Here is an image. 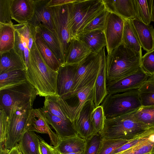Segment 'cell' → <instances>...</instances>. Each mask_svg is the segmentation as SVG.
<instances>
[{
	"label": "cell",
	"mask_w": 154,
	"mask_h": 154,
	"mask_svg": "<svg viewBox=\"0 0 154 154\" xmlns=\"http://www.w3.org/2000/svg\"><path fill=\"white\" fill-rule=\"evenodd\" d=\"M75 0H49L47 4L48 7H52L62 5L75 1Z\"/></svg>",
	"instance_id": "c3c4849f"
},
{
	"label": "cell",
	"mask_w": 154,
	"mask_h": 154,
	"mask_svg": "<svg viewBox=\"0 0 154 154\" xmlns=\"http://www.w3.org/2000/svg\"><path fill=\"white\" fill-rule=\"evenodd\" d=\"M11 19L18 24L29 23L34 14V0H11Z\"/></svg>",
	"instance_id": "e0dca14e"
},
{
	"label": "cell",
	"mask_w": 154,
	"mask_h": 154,
	"mask_svg": "<svg viewBox=\"0 0 154 154\" xmlns=\"http://www.w3.org/2000/svg\"><path fill=\"white\" fill-rule=\"evenodd\" d=\"M49 0H34V14L28 23L35 28L41 23L56 35L50 8L47 6Z\"/></svg>",
	"instance_id": "2e32d148"
},
{
	"label": "cell",
	"mask_w": 154,
	"mask_h": 154,
	"mask_svg": "<svg viewBox=\"0 0 154 154\" xmlns=\"http://www.w3.org/2000/svg\"><path fill=\"white\" fill-rule=\"evenodd\" d=\"M150 154H154V146H153L151 152L150 153Z\"/></svg>",
	"instance_id": "f5cc1de1"
},
{
	"label": "cell",
	"mask_w": 154,
	"mask_h": 154,
	"mask_svg": "<svg viewBox=\"0 0 154 154\" xmlns=\"http://www.w3.org/2000/svg\"><path fill=\"white\" fill-rule=\"evenodd\" d=\"M27 80L26 70H15L0 74V90L21 84Z\"/></svg>",
	"instance_id": "1f68e13d"
},
{
	"label": "cell",
	"mask_w": 154,
	"mask_h": 154,
	"mask_svg": "<svg viewBox=\"0 0 154 154\" xmlns=\"http://www.w3.org/2000/svg\"><path fill=\"white\" fill-rule=\"evenodd\" d=\"M95 108L93 100L85 104L77 118L73 122L78 135L85 140L97 134L91 121V114Z\"/></svg>",
	"instance_id": "9a60e30c"
},
{
	"label": "cell",
	"mask_w": 154,
	"mask_h": 154,
	"mask_svg": "<svg viewBox=\"0 0 154 154\" xmlns=\"http://www.w3.org/2000/svg\"><path fill=\"white\" fill-rule=\"evenodd\" d=\"M13 49L25 64V47L23 44L21 36L16 30L15 42Z\"/></svg>",
	"instance_id": "f6af8a7d"
},
{
	"label": "cell",
	"mask_w": 154,
	"mask_h": 154,
	"mask_svg": "<svg viewBox=\"0 0 154 154\" xmlns=\"http://www.w3.org/2000/svg\"><path fill=\"white\" fill-rule=\"evenodd\" d=\"M80 39L85 43L93 53L98 52L107 45L104 31L101 30L83 33Z\"/></svg>",
	"instance_id": "83f0119b"
},
{
	"label": "cell",
	"mask_w": 154,
	"mask_h": 154,
	"mask_svg": "<svg viewBox=\"0 0 154 154\" xmlns=\"http://www.w3.org/2000/svg\"><path fill=\"white\" fill-rule=\"evenodd\" d=\"M154 146V134L145 141L116 154H146L150 153Z\"/></svg>",
	"instance_id": "8d00e7d4"
},
{
	"label": "cell",
	"mask_w": 154,
	"mask_h": 154,
	"mask_svg": "<svg viewBox=\"0 0 154 154\" xmlns=\"http://www.w3.org/2000/svg\"><path fill=\"white\" fill-rule=\"evenodd\" d=\"M140 67L148 75H154V49L142 56Z\"/></svg>",
	"instance_id": "b9f144b4"
},
{
	"label": "cell",
	"mask_w": 154,
	"mask_h": 154,
	"mask_svg": "<svg viewBox=\"0 0 154 154\" xmlns=\"http://www.w3.org/2000/svg\"><path fill=\"white\" fill-rule=\"evenodd\" d=\"M45 113L48 124L56 131L60 140L78 135L73 122L54 115L44 108H41Z\"/></svg>",
	"instance_id": "ac0fdd59"
},
{
	"label": "cell",
	"mask_w": 154,
	"mask_h": 154,
	"mask_svg": "<svg viewBox=\"0 0 154 154\" xmlns=\"http://www.w3.org/2000/svg\"><path fill=\"white\" fill-rule=\"evenodd\" d=\"M49 7L55 31L61 45L65 63L69 45L73 39L70 29L69 5Z\"/></svg>",
	"instance_id": "30bf717a"
},
{
	"label": "cell",
	"mask_w": 154,
	"mask_h": 154,
	"mask_svg": "<svg viewBox=\"0 0 154 154\" xmlns=\"http://www.w3.org/2000/svg\"><path fill=\"white\" fill-rule=\"evenodd\" d=\"M150 76L140 67L136 71L126 77L117 81L107 83V94L138 89Z\"/></svg>",
	"instance_id": "7c38bea8"
},
{
	"label": "cell",
	"mask_w": 154,
	"mask_h": 154,
	"mask_svg": "<svg viewBox=\"0 0 154 154\" xmlns=\"http://www.w3.org/2000/svg\"><path fill=\"white\" fill-rule=\"evenodd\" d=\"M85 144V140L78 135L61 140L58 146L54 147L60 153L83 152Z\"/></svg>",
	"instance_id": "f546056e"
},
{
	"label": "cell",
	"mask_w": 154,
	"mask_h": 154,
	"mask_svg": "<svg viewBox=\"0 0 154 154\" xmlns=\"http://www.w3.org/2000/svg\"><path fill=\"white\" fill-rule=\"evenodd\" d=\"M142 48L147 51L154 49V29L137 19L132 20Z\"/></svg>",
	"instance_id": "44dd1931"
},
{
	"label": "cell",
	"mask_w": 154,
	"mask_h": 154,
	"mask_svg": "<svg viewBox=\"0 0 154 154\" xmlns=\"http://www.w3.org/2000/svg\"><path fill=\"white\" fill-rule=\"evenodd\" d=\"M106 57L105 55L102 60L94 85L93 100L95 107L100 105L107 94L106 88Z\"/></svg>",
	"instance_id": "603a6c76"
},
{
	"label": "cell",
	"mask_w": 154,
	"mask_h": 154,
	"mask_svg": "<svg viewBox=\"0 0 154 154\" xmlns=\"http://www.w3.org/2000/svg\"><path fill=\"white\" fill-rule=\"evenodd\" d=\"M10 150L7 149L5 148L0 149V154H8Z\"/></svg>",
	"instance_id": "f907efd6"
},
{
	"label": "cell",
	"mask_w": 154,
	"mask_h": 154,
	"mask_svg": "<svg viewBox=\"0 0 154 154\" xmlns=\"http://www.w3.org/2000/svg\"><path fill=\"white\" fill-rule=\"evenodd\" d=\"M130 140L122 139H103L98 154H112L115 149Z\"/></svg>",
	"instance_id": "f35d334b"
},
{
	"label": "cell",
	"mask_w": 154,
	"mask_h": 154,
	"mask_svg": "<svg viewBox=\"0 0 154 154\" xmlns=\"http://www.w3.org/2000/svg\"><path fill=\"white\" fill-rule=\"evenodd\" d=\"M96 78L76 93L62 99L57 97V100L68 118L73 122L78 117L85 103L93 100Z\"/></svg>",
	"instance_id": "9c48e42d"
},
{
	"label": "cell",
	"mask_w": 154,
	"mask_h": 154,
	"mask_svg": "<svg viewBox=\"0 0 154 154\" xmlns=\"http://www.w3.org/2000/svg\"><path fill=\"white\" fill-rule=\"evenodd\" d=\"M100 105L103 107L106 118L130 113L142 106L138 89L107 94Z\"/></svg>",
	"instance_id": "5b68a950"
},
{
	"label": "cell",
	"mask_w": 154,
	"mask_h": 154,
	"mask_svg": "<svg viewBox=\"0 0 154 154\" xmlns=\"http://www.w3.org/2000/svg\"><path fill=\"white\" fill-rule=\"evenodd\" d=\"M137 18L146 24L153 21L154 2L153 0H133Z\"/></svg>",
	"instance_id": "4dcf8cb0"
},
{
	"label": "cell",
	"mask_w": 154,
	"mask_h": 154,
	"mask_svg": "<svg viewBox=\"0 0 154 154\" xmlns=\"http://www.w3.org/2000/svg\"><path fill=\"white\" fill-rule=\"evenodd\" d=\"M136 111L112 118H105L102 133L103 139L131 140L154 134V127H149L135 118Z\"/></svg>",
	"instance_id": "7a4b0ae2"
},
{
	"label": "cell",
	"mask_w": 154,
	"mask_h": 154,
	"mask_svg": "<svg viewBox=\"0 0 154 154\" xmlns=\"http://www.w3.org/2000/svg\"><path fill=\"white\" fill-rule=\"evenodd\" d=\"M0 54V74L15 70H26L25 64L13 48Z\"/></svg>",
	"instance_id": "d4e9b609"
},
{
	"label": "cell",
	"mask_w": 154,
	"mask_h": 154,
	"mask_svg": "<svg viewBox=\"0 0 154 154\" xmlns=\"http://www.w3.org/2000/svg\"><path fill=\"white\" fill-rule=\"evenodd\" d=\"M83 152H71L66 153H60L58 152V154H83Z\"/></svg>",
	"instance_id": "816d5d0a"
},
{
	"label": "cell",
	"mask_w": 154,
	"mask_h": 154,
	"mask_svg": "<svg viewBox=\"0 0 154 154\" xmlns=\"http://www.w3.org/2000/svg\"><path fill=\"white\" fill-rule=\"evenodd\" d=\"M124 23V19L122 17L108 12L104 30L108 54L121 44Z\"/></svg>",
	"instance_id": "8fae6325"
},
{
	"label": "cell",
	"mask_w": 154,
	"mask_h": 154,
	"mask_svg": "<svg viewBox=\"0 0 154 154\" xmlns=\"http://www.w3.org/2000/svg\"><path fill=\"white\" fill-rule=\"evenodd\" d=\"M105 49V47L97 53H91L78 64L72 91L66 98L76 93L97 78L102 60L106 55Z\"/></svg>",
	"instance_id": "ba28073f"
},
{
	"label": "cell",
	"mask_w": 154,
	"mask_h": 154,
	"mask_svg": "<svg viewBox=\"0 0 154 154\" xmlns=\"http://www.w3.org/2000/svg\"><path fill=\"white\" fill-rule=\"evenodd\" d=\"M138 90L142 106H154V76H150Z\"/></svg>",
	"instance_id": "836d02e7"
},
{
	"label": "cell",
	"mask_w": 154,
	"mask_h": 154,
	"mask_svg": "<svg viewBox=\"0 0 154 154\" xmlns=\"http://www.w3.org/2000/svg\"><path fill=\"white\" fill-rule=\"evenodd\" d=\"M108 12L106 9L94 19L85 28L83 34L96 30L104 31Z\"/></svg>",
	"instance_id": "60d3db41"
},
{
	"label": "cell",
	"mask_w": 154,
	"mask_h": 154,
	"mask_svg": "<svg viewBox=\"0 0 154 154\" xmlns=\"http://www.w3.org/2000/svg\"><path fill=\"white\" fill-rule=\"evenodd\" d=\"M30 131L42 134H46L49 137L50 145L56 146L59 143L60 139L51 128L45 114L41 108L31 109L28 120Z\"/></svg>",
	"instance_id": "5bb4252c"
},
{
	"label": "cell",
	"mask_w": 154,
	"mask_h": 154,
	"mask_svg": "<svg viewBox=\"0 0 154 154\" xmlns=\"http://www.w3.org/2000/svg\"><path fill=\"white\" fill-rule=\"evenodd\" d=\"M33 103L20 107L14 105L8 113H6L8 121L6 149L11 150L16 146L25 133L29 131V117Z\"/></svg>",
	"instance_id": "8992f818"
},
{
	"label": "cell",
	"mask_w": 154,
	"mask_h": 154,
	"mask_svg": "<svg viewBox=\"0 0 154 154\" xmlns=\"http://www.w3.org/2000/svg\"><path fill=\"white\" fill-rule=\"evenodd\" d=\"M39 137L34 131L26 132L16 146L20 153L40 154Z\"/></svg>",
	"instance_id": "4316f807"
},
{
	"label": "cell",
	"mask_w": 154,
	"mask_h": 154,
	"mask_svg": "<svg viewBox=\"0 0 154 154\" xmlns=\"http://www.w3.org/2000/svg\"><path fill=\"white\" fill-rule=\"evenodd\" d=\"M134 116L139 122L149 127H154V106H142L136 111Z\"/></svg>",
	"instance_id": "e575fe53"
},
{
	"label": "cell",
	"mask_w": 154,
	"mask_h": 154,
	"mask_svg": "<svg viewBox=\"0 0 154 154\" xmlns=\"http://www.w3.org/2000/svg\"><path fill=\"white\" fill-rule=\"evenodd\" d=\"M11 0H0V23L13 24L11 20Z\"/></svg>",
	"instance_id": "ee69618b"
},
{
	"label": "cell",
	"mask_w": 154,
	"mask_h": 154,
	"mask_svg": "<svg viewBox=\"0 0 154 154\" xmlns=\"http://www.w3.org/2000/svg\"><path fill=\"white\" fill-rule=\"evenodd\" d=\"M78 64L61 65L57 71V89L58 95L62 99L72 92Z\"/></svg>",
	"instance_id": "4fadbf2b"
},
{
	"label": "cell",
	"mask_w": 154,
	"mask_h": 154,
	"mask_svg": "<svg viewBox=\"0 0 154 154\" xmlns=\"http://www.w3.org/2000/svg\"><path fill=\"white\" fill-rule=\"evenodd\" d=\"M43 108L54 115L63 119H69L58 103L57 97L48 96L45 97Z\"/></svg>",
	"instance_id": "d590c367"
},
{
	"label": "cell",
	"mask_w": 154,
	"mask_h": 154,
	"mask_svg": "<svg viewBox=\"0 0 154 154\" xmlns=\"http://www.w3.org/2000/svg\"><path fill=\"white\" fill-rule=\"evenodd\" d=\"M153 76H154V75Z\"/></svg>",
	"instance_id": "9f6ffc18"
},
{
	"label": "cell",
	"mask_w": 154,
	"mask_h": 154,
	"mask_svg": "<svg viewBox=\"0 0 154 154\" xmlns=\"http://www.w3.org/2000/svg\"><path fill=\"white\" fill-rule=\"evenodd\" d=\"M105 117L103 107L100 105L95 107L92 112L91 119V123L97 133L102 134Z\"/></svg>",
	"instance_id": "74e56055"
},
{
	"label": "cell",
	"mask_w": 154,
	"mask_h": 154,
	"mask_svg": "<svg viewBox=\"0 0 154 154\" xmlns=\"http://www.w3.org/2000/svg\"><path fill=\"white\" fill-rule=\"evenodd\" d=\"M27 79L40 97L58 96L57 89V72L45 63L35 42L30 53V59L26 69Z\"/></svg>",
	"instance_id": "6da1fadb"
},
{
	"label": "cell",
	"mask_w": 154,
	"mask_h": 154,
	"mask_svg": "<svg viewBox=\"0 0 154 154\" xmlns=\"http://www.w3.org/2000/svg\"><path fill=\"white\" fill-rule=\"evenodd\" d=\"M35 28L36 32L53 53L61 65L64 64L61 47L57 35L41 23Z\"/></svg>",
	"instance_id": "7402d4cb"
},
{
	"label": "cell",
	"mask_w": 154,
	"mask_h": 154,
	"mask_svg": "<svg viewBox=\"0 0 154 154\" xmlns=\"http://www.w3.org/2000/svg\"><path fill=\"white\" fill-rule=\"evenodd\" d=\"M37 91L27 80L21 84L0 90V109L8 114L14 105L24 106L33 103Z\"/></svg>",
	"instance_id": "52a82bcc"
},
{
	"label": "cell",
	"mask_w": 154,
	"mask_h": 154,
	"mask_svg": "<svg viewBox=\"0 0 154 154\" xmlns=\"http://www.w3.org/2000/svg\"><path fill=\"white\" fill-rule=\"evenodd\" d=\"M68 5L70 29L73 39H80L85 27L106 9L103 0H75Z\"/></svg>",
	"instance_id": "277c9868"
},
{
	"label": "cell",
	"mask_w": 154,
	"mask_h": 154,
	"mask_svg": "<svg viewBox=\"0 0 154 154\" xmlns=\"http://www.w3.org/2000/svg\"><path fill=\"white\" fill-rule=\"evenodd\" d=\"M150 136L141 137L131 140L127 143L115 149L112 154H117L135 146L146 140L148 139Z\"/></svg>",
	"instance_id": "bcb514c9"
},
{
	"label": "cell",
	"mask_w": 154,
	"mask_h": 154,
	"mask_svg": "<svg viewBox=\"0 0 154 154\" xmlns=\"http://www.w3.org/2000/svg\"><path fill=\"white\" fill-rule=\"evenodd\" d=\"M102 140V134L99 133L85 140V144L83 154H98Z\"/></svg>",
	"instance_id": "ab89813d"
},
{
	"label": "cell",
	"mask_w": 154,
	"mask_h": 154,
	"mask_svg": "<svg viewBox=\"0 0 154 154\" xmlns=\"http://www.w3.org/2000/svg\"><path fill=\"white\" fill-rule=\"evenodd\" d=\"M15 31L14 24L0 23V54L14 48Z\"/></svg>",
	"instance_id": "d6a6232c"
},
{
	"label": "cell",
	"mask_w": 154,
	"mask_h": 154,
	"mask_svg": "<svg viewBox=\"0 0 154 154\" xmlns=\"http://www.w3.org/2000/svg\"><path fill=\"white\" fill-rule=\"evenodd\" d=\"M15 29L19 33L25 48L26 67L29 62L30 53L35 42V28L28 23L14 25Z\"/></svg>",
	"instance_id": "cb8c5ba5"
},
{
	"label": "cell",
	"mask_w": 154,
	"mask_h": 154,
	"mask_svg": "<svg viewBox=\"0 0 154 154\" xmlns=\"http://www.w3.org/2000/svg\"><path fill=\"white\" fill-rule=\"evenodd\" d=\"M103 1L108 12L115 14L125 20L137 18L133 0H103Z\"/></svg>",
	"instance_id": "d6986e66"
},
{
	"label": "cell",
	"mask_w": 154,
	"mask_h": 154,
	"mask_svg": "<svg viewBox=\"0 0 154 154\" xmlns=\"http://www.w3.org/2000/svg\"><path fill=\"white\" fill-rule=\"evenodd\" d=\"M91 53V49L83 41L73 39L69 45L65 64H79Z\"/></svg>",
	"instance_id": "ffe728a7"
},
{
	"label": "cell",
	"mask_w": 154,
	"mask_h": 154,
	"mask_svg": "<svg viewBox=\"0 0 154 154\" xmlns=\"http://www.w3.org/2000/svg\"><path fill=\"white\" fill-rule=\"evenodd\" d=\"M39 150L40 154H58L56 148L48 144L39 136Z\"/></svg>",
	"instance_id": "7dc6e473"
},
{
	"label": "cell",
	"mask_w": 154,
	"mask_h": 154,
	"mask_svg": "<svg viewBox=\"0 0 154 154\" xmlns=\"http://www.w3.org/2000/svg\"><path fill=\"white\" fill-rule=\"evenodd\" d=\"M35 42L40 54L45 63L51 69L57 72L61 64L36 31Z\"/></svg>",
	"instance_id": "f1b7e54d"
},
{
	"label": "cell",
	"mask_w": 154,
	"mask_h": 154,
	"mask_svg": "<svg viewBox=\"0 0 154 154\" xmlns=\"http://www.w3.org/2000/svg\"><path fill=\"white\" fill-rule=\"evenodd\" d=\"M20 154H21V153H20Z\"/></svg>",
	"instance_id": "11a10c76"
},
{
	"label": "cell",
	"mask_w": 154,
	"mask_h": 154,
	"mask_svg": "<svg viewBox=\"0 0 154 154\" xmlns=\"http://www.w3.org/2000/svg\"><path fill=\"white\" fill-rule=\"evenodd\" d=\"M142 52H136L121 44L106 57V83L117 81L140 67Z\"/></svg>",
	"instance_id": "3957f363"
},
{
	"label": "cell",
	"mask_w": 154,
	"mask_h": 154,
	"mask_svg": "<svg viewBox=\"0 0 154 154\" xmlns=\"http://www.w3.org/2000/svg\"><path fill=\"white\" fill-rule=\"evenodd\" d=\"M7 116L3 109H0V149L5 148L8 128Z\"/></svg>",
	"instance_id": "7bdbcfd3"
},
{
	"label": "cell",
	"mask_w": 154,
	"mask_h": 154,
	"mask_svg": "<svg viewBox=\"0 0 154 154\" xmlns=\"http://www.w3.org/2000/svg\"><path fill=\"white\" fill-rule=\"evenodd\" d=\"M121 44L136 52H142V47L132 20L124 19Z\"/></svg>",
	"instance_id": "484cf974"
},
{
	"label": "cell",
	"mask_w": 154,
	"mask_h": 154,
	"mask_svg": "<svg viewBox=\"0 0 154 154\" xmlns=\"http://www.w3.org/2000/svg\"><path fill=\"white\" fill-rule=\"evenodd\" d=\"M8 154H20V152L17 146L11 149Z\"/></svg>",
	"instance_id": "681fc988"
},
{
	"label": "cell",
	"mask_w": 154,
	"mask_h": 154,
	"mask_svg": "<svg viewBox=\"0 0 154 154\" xmlns=\"http://www.w3.org/2000/svg\"><path fill=\"white\" fill-rule=\"evenodd\" d=\"M150 154V153H147V154Z\"/></svg>",
	"instance_id": "db71d44e"
}]
</instances>
